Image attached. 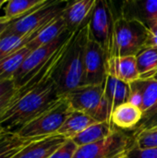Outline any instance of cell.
I'll use <instances>...</instances> for the list:
<instances>
[{
    "instance_id": "cell-32",
    "label": "cell",
    "mask_w": 157,
    "mask_h": 158,
    "mask_svg": "<svg viewBox=\"0 0 157 158\" xmlns=\"http://www.w3.org/2000/svg\"><path fill=\"white\" fill-rule=\"evenodd\" d=\"M146 47H155V48H157V26L149 30Z\"/></svg>"
},
{
    "instance_id": "cell-35",
    "label": "cell",
    "mask_w": 157,
    "mask_h": 158,
    "mask_svg": "<svg viewBox=\"0 0 157 158\" xmlns=\"http://www.w3.org/2000/svg\"><path fill=\"white\" fill-rule=\"evenodd\" d=\"M5 134H6V133H5V132H4V131H2V130H0V138H1V137H3V136H4Z\"/></svg>"
},
{
    "instance_id": "cell-20",
    "label": "cell",
    "mask_w": 157,
    "mask_h": 158,
    "mask_svg": "<svg viewBox=\"0 0 157 158\" xmlns=\"http://www.w3.org/2000/svg\"><path fill=\"white\" fill-rule=\"evenodd\" d=\"M142 96L141 110L144 114L157 104V80L155 78L139 79L131 83Z\"/></svg>"
},
{
    "instance_id": "cell-5",
    "label": "cell",
    "mask_w": 157,
    "mask_h": 158,
    "mask_svg": "<svg viewBox=\"0 0 157 158\" xmlns=\"http://www.w3.org/2000/svg\"><path fill=\"white\" fill-rule=\"evenodd\" d=\"M71 110L69 103L63 96L50 108L25 125L17 135L26 140H36L57 134Z\"/></svg>"
},
{
    "instance_id": "cell-1",
    "label": "cell",
    "mask_w": 157,
    "mask_h": 158,
    "mask_svg": "<svg viewBox=\"0 0 157 158\" xmlns=\"http://www.w3.org/2000/svg\"><path fill=\"white\" fill-rule=\"evenodd\" d=\"M63 96L51 79L30 91L0 117V130L5 133L18 134L29 122L50 108Z\"/></svg>"
},
{
    "instance_id": "cell-26",
    "label": "cell",
    "mask_w": 157,
    "mask_h": 158,
    "mask_svg": "<svg viewBox=\"0 0 157 158\" xmlns=\"http://www.w3.org/2000/svg\"><path fill=\"white\" fill-rule=\"evenodd\" d=\"M32 140L22 139L17 134L6 133L0 138V156L18 148H21Z\"/></svg>"
},
{
    "instance_id": "cell-3",
    "label": "cell",
    "mask_w": 157,
    "mask_h": 158,
    "mask_svg": "<svg viewBox=\"0 0 157 158\" xmlns=\"http://www.w3.org/2000/svg\"><path fill=\"white\" fill-rule=\"evenodd\" d=\"M148 31L149 29L138 20L127 19L119 16L116 18L111 59L119 56H136L146 48Z\"/></svg>"
},
{
    "instance_id": "cell-13",
    "label": "cell",
    "mask_w": 157,
    "mask_h": 158,
    "mask_svg": "<svg viewBox=\"0 0 157 158\" xmlns=\"http://www.w3.org/2000/svg\"><path fill=\"white\" fill-rule=\"evenodd\" d=\"M96 0H79L69 2L61 16L66 28L70 32H75L90 21Z\"/></svg>"
},
{
    "instance_id": "cell-12",
    "label": "cell",
    "mask_w": 157,
    "mask_h": 158,
    "mask_svg": "<svg viewBox=\"0 0 157 158\" xmlns=\"http://www.w3.org/2000/svg\"><path fill=\"white\" fill-rule=\"evenodd\" d=\"M67 140L58 133L32 140L11 158H49Z\"/></svg>"
},
{
    "instance_id": "cell-17",
    "label": "cell",
    "mask_w": 157,
    "mask_h": 158,
    "mask_svg": "<svg viewBox=\"0 0 157 158\" xmlns=\"http://www.w3.org/2000/svg\"><path fill=\"white\" fill-rule=\"evenodd\" d=\"M67 30L65 21L62 16H58L54 20L45 25L43 29L39 31V32L25 45L31 51H33L41 46H43L56 38H58L65 31Z\"/></svg>"
},
{
    "instance_id": "cell-37",
    "label": "cell",
    "mask_w": 157,
    "mask_h": 158,
    "mask_svg": "<svg viewBox=\"0 0 157 158\" xmlns=\"http://www.w3.org/2000/svg\"><path fill=\"white\" fill-rule=\"evenodd\" d=\"M154 78H155V80H157V73H156V74H155V76H154Z\"/></svg>"
},
{
    "instance_id": "cell-27",
    "label": "cell",
    "mask_w": 157,
    "mask_h": 158,
    "mask_svg": "<svg viewBox=\"0 0 157 158\" xmlns=\"http://www.w3.org/2000/svg\"><path fill=\"white\" fill-rule=\"evenodd\" d=\"M78 148L71 139H68L49 158H73Z\"/></svg>"
},
{
    "instance_id": "cell-7",
    "label": "cell",
    "mask_w": 157,
    "mask_h": 158,
    "mask_svg": "<svg viewBox=\"0 0 157 158\" xmlns=\"http://www.w3.org/2000/svg\"><path fill=\"white\" fill-rule=\"evenodd\" d=\"M68 1H48L26 16L14 20L3 36H25L38 32L42 28L60 16L68 5Z\"/></svg>"
},
{
    "instance_id": "cell-16",
    "label": "cell",
    "mask_w": 157,
    "mask_h": 158,
    "mask_svg": "<svg viewBox=\"0 0 157 158\" xmlns=\"http://www.w3.org/2000/svg\"><path fill=\"white\" fill-rule=\"evenodd\" d=\"M130 94V83H126L115 76L107 75L104 85V94L111 112L118 106L128 103Z\"/></svg>"
},
{
    "instance_id": "cell-11",
    "label": "cell",
    "mask_w": 157,
    "mask_h": 158,
    "mask_svg": "<svg viewBox=\"0 0 157 158\" xmlns=\"http://www.w3.org/2000/svg\"><path fill=\"white\" fill-rule=\"evenodd\" d=\"M144 24L149 30L157 26V0H128L121 3L120 15Z\"/></svg>"
},
{
    "instance_id": "cell-24",
    "label": "cell",
    "mask_w": 157,
    "mask_h": 158,
    "mask_svg": "<svg viewBox=\"0 0 157 158\" xmlns=\"http://www.w3.org/2000/svg\"><path fill=\"white\" fill-rule=\"evenodd\" d=\"M43 29V28H42ZM39 32V31H38ZM38 32L25 36L6 35L0 38V61L24 47Z\"/></svg>"
},
{
    "instance_id": "cell-6",
    "label": "cell",
    "mask_w": 157,
    "mask_h": 158,
    "mask_svg": "<svg viewBox=\"0 0 157 158\" xmlns=\"http://www.w3.org/2000/svg\"><path fill=\"white\" fill-rule=\"evenodd\" d=\"M116 18L110 2L96 0L89 21V38L104 50L106 64L112 57Z\"/></svg>"
},
{
    "instance_id": "cell-36",
    "label": "cell",
    "mask_w": 157,
    "mask_h": 158,
    "mask_svg": "<svg viewBox=\"0 0 157 158\" xmlns=\"http://www.w3.org/2000/svg\"><path fill=\"white\" fill-rule=\"evenodd\" d=\"M4 4H5V1H4V0H0V7H1Z\"/></svg>"
},
{
    "instance_id": "cell-4",
    "label": "cell",
    "mask_w": 157,
    "mask_h": 158,
    "mask_svg": "<svg viewBox=\"0 0 157 158\" xmlns=\"http://www.w3.org/2000/svg\"><path fill=\"white\" fill-rule=\"evenodd\" d=\"M73 110L81 111L96 122L111 123V109L105 98L104 86L84 85L64 96Z\"/></svg>"
},
{
    "instance_id": "cell-29",
    "label": "cell",
    "mask_w": 157,
    "mask_h": 158,
    "mask_svg": "<svg viewBox=\"0 0 157 158\" xmlns=\"http://www.w3.org/2000/svg\"><path fill=\"white\" fill-rule=\"evenodd\" d=\"M125 158H157V147L140 148L134 145Z\"/></svg>"
},
{
    "instance_id": "cell-15",
    "label": "cell",
    "mask_w": 157,
    "mask_h": 158,
    "mask_svg": "<svg viewBox=\"0 0 157 158\" xmlns=\"http://www.w3.org/2000/svg\"><path fill=\"white\" fill-rule=\"evenodd\" d=\"M143 117V111L130 103H125L116 109L111 114V124L113 127L127 131L132 130L139 125Z\"/></svg>"
},
{
    "instance_id": "cell-9",
    "label": "cell",
    "mask_w": 157,
    "mask_h": 158,
    "mask_svg": "<svg viewBox=\"0 0 157 158\" xmlns=\"http://www.w3.org/2000/svg\"><path fill=\"white\" fill-rule=\"evenodd\" d=\"M72 33L73 32H70L66 30L55 41L31 51L25 58V60L13 77L16 88H18L26 78L33 74L40 68H42L56 53V51L68 40Z\"/></svg>"
},
{
    "instance_id": "cell-18",
    "label": "cell",
    "mask_w": 157,
    "mask_h": 158,
    "mask_svg": "<svg viewBox=\"0 0 157 158\" xmlns=\"http://www.w3.org/2000/svg\"><path fill=\"white\" fill-rule=\"evenodd\" d=\"M95 123L97 122L89 115L81 111L72 109L57 133L66 137L67 139H72L73 137Z\"/></svg>"
},
{
    "instance_id": "cell-2",
    "label": "cell",
    "mask_w": 157,
    "mask_h": 158,
    "mask_svg": "<svg viewBox=\"0 0 157 158\" xmlns=\"http://www.w3.org/2000/svg\"><path fill=\"white\" fill-rule=\"evenodd\" d=\"M89 40V23L73 32L65 53L52 75L62 96L84 85V58Z\"/></svg>"
},
{
    "instance_id": "cell-8",
    "label": "cell",
    "mask_w": 157,
    "mask_h": 158,
    "mask_svg": "<svg viewBox=\"0 0 157 158\" xmlns=\"http://www.w3.org/2000/svg\"><path fill=\"white\" fill-rule=\"evenodd\" d=\"M134 145L133 135L115 128L107 138L79 147L73 158H124Z\"/></svg>"
},
{
    "instance_id": "cell-34",
    "label": "cell",
    "mask_w": 157,
    "mask_h": 158,
    "mask_svg": "<svg viewBox=\"0 0 157 158\" xmlns=\"http://www.w3.org/2000/svg\"><path fill=\"white\" fill-rule=\"evenodd\" d=\"M24 147V146H23ZM22 148V147H21ZM21 148H18V149H14V150H11V151H9V152H7V153H6V154H4V155H2V156H0V158H11L13 156H15Z\"/></svg>"
},
{
    "instance_id": "cell-28",
    "label": "cell",
    "mask_w": 157,
    "mask_h": 158,
    "mask_svg": "<svg viewBox=\"0 0 157 158\" xmlns=\"http://www.w3.org/2000/svg\"><path fill=\"white\" fill-rule=\"evenodd\" d=\"M157 126V104L143 114V117L137 126L136 131H142Z\"/></svg>"
},
{
    "instance_id": "cell-22",
    "label": "cell",
    "mask_w": 157,
    "mask_h": 158,
    "mask_svg": "<svg viewBox=\"0 0 157 158\" xmlns=\"http://www.w3.org/2000/svg\"><path fill=\"white\" fill-rule=\"evenodd\" d=\"M140 79L154 78L157 73V48L146 47L136 56Z\"/></svg>"
},
{
    "instance_id": "cell-23",
    "label": "cell",
    "mask_w": 157,
    "mask_h": 158,
    "mask_svg": "<svg viewBox=\"0 0 157 158\" xmlns=\"http://www.w3.org/2000/svg\"><path fill=\"white\" fill-rule=\"evenodd\" d=\"M31 51L24 46L8 57L0 61V81L13 79L14 75Z\"/></svg>"
},
{
    "instance_id": "cell-19",
    "label": "cell",
    "mask_w": 157,
    "mask_h": 158,
    "mask_svg": "<svg viewBox=\"0 0 157 158\" xmlns=\"http://www.w3.org/2000/svg\"><path fill=\"white\" fill-rule=\"evenodd\" d=\"M114 130L115 127H113L111 123L97 122L73 137L71 140L78 147H81L107 138Z\"/></svg>"
},
{
    "instance_id": "cell-10",
    "label": "cell",
    "mask_w": 157,
    "mask_h": 158,
    "mask_svg": "<svg viewBox=\"0 0 157 158\" xmlns=\"http://www.w3.org/2000/svg\"><path fill=\"white\" fill-rule=\"evenodd\" d=\"M106 77L105 52L97 43L89 38L84 58V85L104 86Z\"/></svg>"
},
{
    "instance_id": "cell-31",
    "label": "cell",
    "mask_w": 157,
    "mask_h": 158,
    "mask_svg": "<svg viewBox=\"0 0 157 158\" xmlns=\"http://www.w3.org/2000/svg\"><path fill=\"white\" fill-rule=\"evenodd\" d=\"M16 91H17V89L11 91L10 93H8V94H6L3 98L0 99V117H1V115L8 108V106H10L11 101H12V98H13V96L15 95Z\"/></svg>"
},
{
    "instance_id": "cell-30",
    "label": "cell",
    "mask_w": 157,
    "mask_h": 158,
    "mask_svg": "<svg viewBox=\"0 0 157 158\" xmlns=\"http://www.w3.org/2000/svg\"><path fill=\"white\" fill-rule=\"evenodd\" d=\"M15 89L17 88H16V84L13 79L0 81V99Z\"/></svg>"
},
{
    "instance_id": "cell-21",
    "label": "cell",
    "mask_w": 157,
    "mask_h": 158,
    "mask_svg": "<svg viewBox=\"0 0 157 158\" xmlns=\"http://www.w3.org/2000/svg\"><path fill=\"white\" fill-rule=\"evenodd\" d=\"M47 0H10L5 6L4 17L8 20L20 19L45 4Z\"/></svg>"
},
{
    "instance_id": "cell-14",
    "label": "cell",
    "mask_w": 157,
    "mask_h": 158,
    "mask_svg": "<svg viewBox=\"0 0 157 158\" xmlns=\"http://www.w3.org/2000/svg\"><path fill=\"white\" fill-rule=\"evenodd\" d=\"M107 75H112L126 83H131L140 79L136 56H119L111 59L106 64Z\"/></svg>"
},
{
    "instance_id": "cell-25",
    "label": "cell",
    "mask_w": 157,
    "mask_h": 158,
    "mask_svg": "<svg viewBox=\"0 0 157 158\" xmlns=\"http://www.w3.org/2000/svg\"><path fill=\"white\" fill-rule=\"evenodd\" d=\"M135 146L140 148L157 147V126L142 131H135L133 134Z\"/></svg>"
},
{
    "instance_id": "cell-38",
    "label": "cell",
    "mask_w": 157,
    "mask_h": 158,
    "mask_svg": "<svg viewBox=\"0 0 157 158\" xmlns=\"http://www.w3.org/2000/svg\"><path fill=\"white\" fill-rule=\"evenodd\" d=\"M124 158H125V157H124Z\"/></svg>"
},
{
    "instance_id": "cell-33",
    "label": "cell",
    "mask_w": 157,
    "mask_h": 158,
    "mask_svg": "<svg viewBox=\"0 0 157 158\" xmlns=\"http://www.w3.org/2000/svg\"><path fill=\"white\" fill-rule=\"evenodd\" d=\"M12 22H13V20H8L4 16L0 17V38L2 37L4 32L7 30V28L11 25Z\"/></svg>"
}]
</instances>
